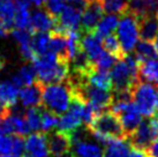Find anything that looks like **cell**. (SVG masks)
<instances>
[{"mask_svg":"<svg viewBox=\"0 0 158 157\" xmlns=\"http://www.w3.org/2000/svg\"><path fill=\"white\" fill-rule=\"evenodd\" d=\"M32 65L37 80L43 84L66 81L69 75V61L60 59L52 52L37 56L32 61Z\"/></svg>","mask_w":158,"mask_h":157,"instance_id":"1","label":"cell"},{"mask_svg":"<svg viewBox=\"0 0 158 157\" xmlns=\"http://www.w3.org/2000/svg\"><path fill=\"white\" fill-rule=\"evenodd\" d=\"M73 100V91L68 81L48 83L43 86L42 106L57 114H62L69 108Z\"/></svg>","mask_w":158,"mask_h":157,"instance_id":"2","label":"cell"},{"mask_svg":"<svg viewBox=\"0 0 158 157\" xmlns=\"http://www.w3.org/2000/svg\"><path fill=\"white\" fill-rule=\"evenodd\" d=\"M131 92L133 102L142 116L149 118L158 114V86L139 80Z\"/></svg>","mask_w":158,"mask_h":157,"instance_id":"3","label":"cell"},{"mask_svg":"<svg viewBox=\"0 0 158 157\" xmlns=\"http://www.w3.org/2000/svg\"><path fill=\"white\" fill-rule=\"evenodd\" d=\"M87 129L96 131L111 139H126L121 121L117 114L110 109L102 111L87 126Z\"/></svg>","mask_w":158,"mask_h":157,"instance_id":"4","label":"cell"},{"mask_svg":"<svg viewBox=\"0 0 158 157\" xmlns=\"http://www.w3.org/2000/svg\"><path fill=\"white\" fill-rule=\"evenodd\" d=\"M117 34L120 46L125 54L131 53L135 49L136 43L139 42V24L137 18L131 12L123 14L121 20L117 26Z\"/></svg>","mask_w":158,"mask_h":157,"instance_id":"5","label":"cell"},{"mask_svg":"<svg viewBox=\"0 0 158 157\" xmlns=\"http://www.w3.org/2000/svg\"><path fill=\"white\" fill-rule=\"evenodd\" d=\"M110 75L112 80V92L131 91L133 86L139 81L137 75L133 73L123 58L115 61Z\"/></svg>","mask_w":158,"mask_h":157,"instance_id":"6","label":"cell"},{"mask_svg":"<svg viewBox=\"0 0 158 157\" xmlns=\"http://www.w3.org/2000/svg\"><path fill=\"white\" fill-rule=\"evenodd\" d=\"M84 108H85V102L79 97L73 96L69 108L59 118V122L57 126L58 129L65 132L67 134H70L75 129L80 128L83 124Z\"/></svg>","mask_w":158,"mask_h":157,"instance_id":"7","label":"cell"},{"mask_svg":"<svg viewBox=\"0 0 158 157\" xmlns=\"http://www.w3.org/2000/svg\"><path fill=\"white\" fill-rule=\"evenodd\" d=\"M72 142V157H103V149L95 142L85 141L83 133L75 129L69 134Z\"/></svg>","mask_w":158,"mask_h":157,"instance_id":"8","label":"cell"},{"mask_svg":"<svg viewBox=\"0 0 158 157\" xmlns=\"http://www.w3.org/2000/svg\"><path fill=\"white\" fill-rule=\"evenodd\" d=\"M48 133L42 131L28 134L24 140V154L23 157H48Z\"/></svg>","mask_w":158,"mask_h":157,"instance_id":"9","label":"cell"},{"mask_svg":"<svg viewBox=\"0 0 158 157\" xmlns=\"http://www.w3.org/2000/svg\"><path fill=\"white\" fill-rule=\"evenodd\" d=\"M104 15L99 0H89L87 7L81 15V28L82 32H94L98 22Z\"/></svg>","mask_w":158,"mask_h":157,"instance_id":"10","label":"cell"},{"mask_svg":"<svg viewBox=\"0 0 158 157\" xmlns=\"http://www.w3.org/2000/svg\"><path fill=\"white\" fill-rule=\"evenodd\" d=\"M48 143L50 155H52L53 157H65L70 153V148H72L70 136L65 132L58 129L48 134Z\"/></svg>","mask_w":158,"mask_h":157,"instance_id":"11","label":"cell"},{"mask_svg":"<svg viewBox=\"0 0 158 157\" xmlns=\"http://www.w3.org/2000/svg\"><path fill=\"white\" fill-rule=\"evenodd\" d=\"M43 83L38 80L30 86H24L20 88L19 91V100L22 106L31 108V106H40L42 105V91H43Z\"/></svg>","mask_w":158,"mask_h":157,"instance_id":"12","label":"cell"},{"mask_svg":"<svg viewBox=\"0 0 158 157\" xmlns=\"http://www.w3.org/2000/svg\"><path fill=\"white\" fill-rule=\"evenodd\" d=\"M57 23V19L53 18L48 11L37 9L30 15V24L29 29L31 34L35 32H43V31H51L53 27Z\"/></svg>","mask_w":158,"mask_h":157,"instance_id":"13","label":"cell"},{"mask_svg":"<svg viewBox=\"0 0 158 157\" xmlns=\"http://www.w3.org/2000/svg\"><path fill=\"white\" fill-rule=\"evenodd\" d=\"M128 142L132 147L139 149H145L154 141V136L149 126V121H141V124L135 128L131 135L127 138Z\"/></svg>","mask_w":158,"mask_h":157,"instance_id":"14","label":"cell"},{"mask_svg":"<svg viewBox=\"0 0 158 157\" xmlns=\"http://www.w3.org/2000/svg\"><path fill=\"white\" fill-rule=\"evenodd\" d=\"M137 59V76L140 81L158 86V58L157 59Z\"/></svg>","mask_w":158,"mask_h":157,"instance_id":"15","label":"cell"},{"mask_svg":"<svg viewBox=\"0 0 158 157\" xmlns=\"http://www.w3.org/2000/svg\"><path fill=\"white\" fill-rule=\"evenodd\" d=\"M80 45L92 64L103 51L102 38L98 37L95 32H83V35H81Z\"/></svg>","mask_w":158,"mask_h":157,"instance_id":"16","label":"cell"},{"mask_svg":"<svg viewBox=\"0 0 158 157\" xmlns=\"http://www.w3.org/2000/svg\"><path fill=\"white\" fill-rule=\"evenodd\" d=\"M81 14L79 9L67 6L58 16L57 21L65 30H79L81 27Z\"/></svg>","mask_w":158,"mask_h":157,"instance_id":"17","label":"cell"},{"mask_svg":"<svg viewBox=\"0 0 158 157\" xmlns=\"http://www.w3.org/2000/svg\"><path fill=\"white\" fill-rule=\"evenodd\" d=\"M158 9V0H128V11L136 18L154 15Z\"/></svg>","mask_w":158,"mask_h":157,"instance_id":"18","label":"cell"},{"mask_svg":"<svg viewBox=\"0 0 158 157\" xmlns=\"http://www.w3.org/2000/svg\"><path fill=\"white\" fill-rule=\"evenodd\" d=\"M139 24V34L141 39L152 40L158 34V22L154 15H145L137 19Z\"/></svg>","mask_w":158,"mask_h":157,"instance_id":"19","label":"cell"},{"mask_svg":"<svg viewBox=\"0 0 158 157\" xmlns=\"http://www.w3.org/2000/svg\"><path fill=\"white\" fill-rule=\"evenodd\" d=\"M19 91L20 88L16 87L12 81H0V102L4 103L7 108H14L16 105L19 100Z\"/></svg>","mask_w":158,"mask_h":157,"instance_id":"20","label":"cell"},{"mask_svg":"<svg viewBox=\"0 0 158 157\" xmlns=\"http://www.w3.org/2000/svg\"><path fill=\"white\" fill-rule=\"evenodd\" d=\"M131 149V143L127 139H113L105 144L103 157H127Z\"/></svg>","mask_w":158,"mask_h":157,"instance_id":"21","label":"cell"},{"mask_svg":"<svg viewBox=\"0 0 158 157\" xmlns=\"http://www.w3.org/2000/svg\"><path fill=\"white\" fill-rule=\"evenodd\" d=\"M37 80V75H36V70L34 68V65L30 64H26L23 65L16 74L12 78V82L18 88H22L24 86H30Z\"/></svg>","mask_w":158,"mask_h":157,"instance_id":"22","label":"cell"},{"mask_svg":"<svg viewBox=\"0 0 158 157\" xmlns=\"http://www.w3.org/2000/svg\"><path fill=\"white\" fill-rule=\"evenodd\" d=\"M85 78H87V81L92 86L107 91H112V80H111L110 72L98 70L94 68L91 72H89L85 75Z\"/></svg>","mask_w":158,"mask_h":157,"instance_id":"23","label":"cell"},{"mask_svg":"<svg viewBox=\"0 0 158 157\" xmlns=\"http://www.w3.org/2000/svg\"><path fill=\"white\" fill-rule=\"evenodd\" d=\"M50 52L57 54L60 59L68 60L66 35L59 34V32H54V31L50 32Z\"/></svg>","mask_w":158,"mask_h":157,"instance_id":"24","label":"cell"},{"mask_svg":"<svg viewBox=\"0 0 158 157\" xmlns=\"http://www.w3.org/2000/svg\"><path fill=\"white\" fill-rule=\"evenodd\" d=\"M16 11L15 0H0V20L10 32L14 28V16Z\"/></svg>","mask_w":158,"mask_h":157,"instance_id":"25","label":"cell"},{"mask_svg":"<svg viewBox=\"0 0 158 157\" xmlns=\"http://www.w3.org/2000/svg\"><path fill=\"white\" fill-rule=\"evenodd\" d=\"M118 22V16L115 14H109L106 16H103L101 19V21L98 22V24L96 26L94 32L98 37L104 38L106 36L113 34V31L117 29Z\"/></svg>","mask_w":158,"mask_h":157,"instance_id":"26","label":"cell"},{"mask_svg":"<svg viewBox=\"0 0 158 157\" xmlns=\"http://www.w3.org/2000/svg\"><path fill=\"white\" fill-rule=\"evenodd\" d=\"M28 126L31 132L40 131L42 127V105L27 108V111L23 113Z\"/></svg>","mask_w":158,"mask_h":157,"instance_id":"27","label":"cell"},{"mask_svg":"<svg viewBox=\"0 0 158 157\" xmlns=\"http://www.w3.org/2000/svg\"><path fill=\"white\" fill-rule=\"evenodd\" d=\"M99 2L106 14L123 15L128 11V0H99Z\"/></svg>","mask_w":158,"mask_h":157,"instance_id":"28","label":"cell"},{"mask_svg":"<svg viewBox=\"0 0 158 157\" xmlns=\"http://www.w3.org/2000/svg\"><path fill=\"white\" fill-rule=\"evenodd\" d=\"M136 57L140 59H157L158 51L155 44L151 43V40H144L141 39L136 43L135 46Z\"/></svg>","mask_w":158,"mask_h":157,"instance_id":"29","label":"cell"},{"mask_svg":"<svg viewBox=\"0 0 158 157\" xmlns=\"http://www.w3.org/2000/svg\"><path fill=\"white\" fill-rule=\"evenodd\" d=\"M31 43L37 56H42L50 52V34L48 31L35 32L31 39Z\"/></svg>","mask_w":158,"mask_h":157,"instance_id":"30","label":"cell"},{"mask_svg":"<svg viewBox=\"0 0 158 157\" xmlns=\"http://www.w3.org/2000/svg\"><path fill=\"white\" fill-rule=\"evenodd\" d=\"M59 122V114L54 113L50 110L42 106V127L40 131L45 133L52 132L54 128H57Z\"/></svg>","mask_w":158,"mask_h":157,"instance_id":"31","label":"cell"},{"mask_svg":"<svg viewBox=\"0 0 158 157\" xmlns=\"http://www.w3.org/2000/svg\"><path fill=\"white\" fill-rule=\"evenodd\" d=\"M30 15L29 7L16 5V11H15V16H14V27L19 29H29Z\"/></svg>","mask_w":158,"mask_h":157,"instance_id":"32","label":"cell"},{"mask_svg":"<svg viewBox=\"0 0 158 157\" xmlns=\"http://www.w3.org/2000/svg\"><path fill=\"white\" fill-rule=\"evenodd\" d=\"M103 46L109 53H111L112 56L117 58V59H123L125 57V53H123V49L120 46V43H119L118 38L111 34V35L104 37V40H103Z\"/></svg>","mask_w":158,"mask_h":157,"instance_id":"33","label":"cell"},{"mask_svg":"<svg viewBox=\"0 0 158 157\" xmlns=\"http://www.w3.org/2000/svg\"><path fill=\"white\" fill-rule=\"evenodd\" d=\"M117 60H118V59L114 57V56H112L111 53H109L106 50H103L101 54L98 56V58L94 61V68L98 70L109 72V70L113 67V65L115 64Z\"/></svg>","mask_w":158,"mask_h":157,"instance_id":"34","label":"cell"},{"mask_svg":"<svg viewBox=\"0 0 158 157\" xmlns=\"http://www.w3.org/2000/svg\"><path fill=\"white\" fill-rule=\"evenodd\" d=\"M45 8L53 18L58 19L64 9L67 7L66 0H45Z\"/></svg>","mask_w":158,"mask_h":157,"instance_id":"35","label":"cell"},{"mask_svg":"<svg viewBox=\"0 0 158 157\" xmlns=\"http://www.w3.org/2000/svg\"><path fill=\"white\" fill-rule=\"evenodd\" d=\"M24 154V136L13 134V146H12V157H23Z\"/></svg>","mask_w":158,"mask_h":157,"instance_id":"36","label":"cell"},{"mask_svg":"<svg viewBox=\"0 0 158 157\" xmlns=\"http://www.w3.org/2000/svg\"><path fill=\"white\" fill-rule=\"evenodd\" d=\"M13 146V135L0 134V155H10Z\"/></svg>","mask_w":158,"mask_h":157,"instance_id":"37","label":"cell"},{"mask_svg":"<svg viewBox=\"0 0 158 157\" xmlns=\"http://www.w3.org/2000/svg\"><path fill=\"white\" fill-rule=\"evenodd\" d=\"M89 0H66L67 6L74 7V8L79 9L81 12H83V9L87 7Z\"/></svg>","mask_w":158,"mask_h":157,"instance_id":"38","label":"cell"},{"mask_svg":"<svg viewBox=\"0 0 158 157\" xmlns=\"http://www.w3.org/2000/svg\"><path fill=\"white\" fill-rule=\"evenodd\" d=\"M149 126L154 136V141L158 139V114H155L149 120Z\"/></svg>","mask_w":158,"mask_h":157,"instance_id":"39","label":"cell"},{"mask_svg":"<svg viewBox=\"0 0 158 157\" xmlns=\"http://www.w3.org/2000/svg\"><path fill=\"white\" fill-rule=\"evenodd\" d=\"M145 153L149 157H158V139L151 142V144L145 149Z\"/></svg>","mask_w":158,"mask_h":157,"instance_id":"40","label":"cell"},{"mask_svg":"<svg viewBox=\"0 0 158 157\" xmlns=\"http://www.w3.org/2000/svg\"><path fill=\"white\" fill-rule=\"evenodd\" d=\"M127 157H148V155H147L145 150H143V149H139L131 146V149H129Z\"/></svg>","mask_w":158,"mask_h":157,"instance_id":"41","label":"cell"},{"mask_svg":"<svg viewBox=\"0 0 158 157\" xmlns=\"http://www.w3.org/2000/svg\"><path fill=\"white\" fill-rule=\"evenodd\" d=\"M8 34H9V31L6 29V27L4 26L2 21L0 20V38H5V37H7Z\"/></svg>","mask_w":158,"mask_h":157,"instance_id":"42","label":"cell"},{"mask_svg":"<svg viewBox=\"0 0 158 157\" xmlns=\"http://www.w3.org/2000/svg\"><path fill=\"white\" fill-rule=\"evenodd\" d=\"M15 4L19 6H24V7H29L31 6V0H15Z\"/></svg>","mask_w":158,"mask_h":157,"instance_id":"43","label":"cell"},{"mask_svg":"<svg viewBox=\"0 0 158 157\" xmlns=\"http://www.w3.org/2000/svg\"><path fill=\"white\" fill-rule=\"evenodd\" d=\"M45 4V0H31V5H34L36 8L43 7Z\"/></svg>","mask_w":158,"mask_h":157,"instance_id":"44","label":"cell"},{"mask_svg":"<svg viewBox=\"0 0 158 157\" xmlns=\"http://www.w3.org/2000/svg\"><path fill=\"white\" fill-rule=\"evenodd\" d=\"M4 66H5V60L4 58L1 57V54H0V70L4 68Z\"/></svg>","mask_w":158,"mask_h":157,"instance_id":"45","label":"cell"},{"mask_svg":"<svg viewBox=\"0 0 158 157\" xmlns=\"http://www.w3.org/2000/svg\"><path fill=\"white\" fill-rule=\"evenodd\" d=\"M155 46H156V49H157V51H158V34L156 35V37H155Z\"/></svg>","mask_w":158,"mask_h":157,"instance_id":"46","label":"cell"},{"mask_svg":"<svg viewBox=\"0 0 158 157\" xmlns=\"http://www.w3.org/2000/svg\"><path fill=\"white\" fill-rule=\"evenodd\" d=\"M155 14H156V20H157V22H158V9L156 11V13Z\"/></svg>","mask_w":158,"mask_h":157,"instance_id":"47","label":"cell"},{"mask_svg":"<svg viewBox=\"0 0 158 157\" xmlns=\"http://www.w3.org/2000/svg\"><path fill=\"white\" fill-rule=\"evenodd\" d=\"M0 157H12L10 155H0Z\"/></svg>","mask_w":158,"mask_h":157,"instance_id":"48","label":"cell"},{"mask_svg":"<svg viewBox=\"0 0 158 157\" xmlns=\"http://www.w3.org/2000/svg\"><path fill=\"white\" fill-rule=\"evenodd\" d=\"M148 157H149V156H148Z\"/></svg>","mask_w":158,"mask_h":157,"instance_id":"49","label":"cell"}]
</instances>
